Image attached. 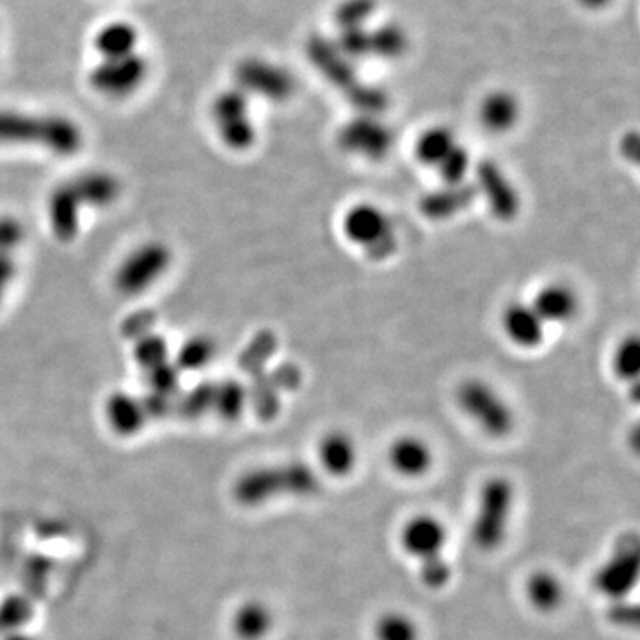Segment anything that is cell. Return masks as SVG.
Segmentation results:
<instances>
[{
    "instance_id": "6da1fadb",
    "label": "cell",
    "mask_w": 640,
    "mask_h": 640,
    "mask_svg": "<svg viewBox=\"0 0 640 640\" xmlns=\"http://www.w3.org/2000/svg\"><path fill=\"white\" fill-rule=\"evenodd\" d=\"M322 492L319 472L305 461L250 470L233 484V498L244 507H261L279 498H310Z\"/></svg>"
},
{
    "instance_id": "7a4b0ae2",
    "label": "cell",
    "mask_w": 640,
    "mask_h": 640,
    "mask_svg": "<svg viewBox=\"0 0 640 640\" xmlns=\"http://www.w3.org/2000/svg\"><path fill=\"white\" fill-rule=\"evenodd\" d=\"M82 144V131L70 118L0 111V146H33L66 157L77 154Z\"/></svg>"
},
{
    "instance_id": "3957f363",
    "label": "cell",
    "mask_w": 640,
    "mask_h": 640,
    "mask_svg": "<svg viewBox=\"0 0 640 640\" xmlns=\"http://www.w3.org/2000/svg\"><path fill=\"white\" fill-rule=\"evenodd\" d=\"M120 184L107 173H89L63 184L52 192L48 219L52 230L63 241L79 232L80 207H106L117 200Z\"/></svg>"
},
{
    "instance_id": "277c9868",
    "label": "cell",
    "mask_w": 640,
    "mask_h": 640,
    "mask_svg": "<svg viewBox=\"0 0 640 640\" xmlns=\"http://www.w3.org/2000/svg\"><path fill=\"white\" fill-rule=\"evenodd\" d=\"M516 507V486L506 475L484 481L478 489L477 507L470 527L472 541L483 552H497L509 536Z\"/></svg>"
},
{
    "instance_id": "5b68a950",
    "label": "cell",
    "mask_w": 640,
    "mask_h": 640,
    "mask_svg": "<svg viewBox=\"0 0 640 640\" xmlns=\"http://www.w3.org/2000/svg\"><path fill=\"white\" fill-rule=\"evenodd\" d=\"M457 404L461 411L486 434L501 440L515 431V409L498 394L489 383L483 379L464 380L457 390Z\"/></svg>"
},
{
    "instance_id": "8992f818",
    "label": "cell",
    "mask_w": 640,
    "mask_h": 640,
    "mask_svg": "<svg viewBox=\"0 0 640 640\" xmlns=\"http://www.w3.org/2000/svg\"><path fill=\"white\" fill-rule=\"evenodd\" d=\"M344 233L349 241L362 247L368 261L385 262L399 250V239L390 218L377 205L357 203L347 210Z\"/></svg>"
},
{
    "instance_id": "52a82bcc",
    "label": "cell",
    "mask_w": 640,
    "mask_h": 640,
    "mask_svg": "<svg viewBox=\"0 0 640 640\" xmlns=\"http://www.w3.org/2000/svg\"><path fill=\"white\" fill-rule=\"evenodd\" d=\"M235 88L247 98L256 97L267 102H287L296 93V77L285 66L265 57H244L233 71Z\"/></svg>"
},
{
    "instance_id": "ba28073f",
    "label": "cell",
    "mask_w": 640,
    "mask_h": 640,
    "mask_svg": "<svg viewBox=\"0 0 640 640\" xmlns=\"http://www.w3.org/2000/svg\"><path fill=\"white\" fill-rule=\"evenodd\" d=\"M250 100L233 86L219 93L210 109L219 137L233 152H246L256 143V125L251 118Z\"/></svg>"
},
{
    "instance_id": "9c48e42d",
    "label": "cell",
    "mask_w": 640,
    "mask_h": 640,
    "mask_svg": "<svg viewBox=\"0 0 640 640\" xmlns=\"http://www.w3.org/2000/svg\"><path fill=\"white\" fill-rule=\"evenodd\" d=\"M336 143L344 154L376 163L388 157L394 148L395 135L383 117L356 114L342 125Z\"/></svg>"
},
{
    "instance_id": "30bf717a",
    "label": "cell",
    "mask_w": 640,
    "mask_h": 640,
    "mask_svg": "<svg viewBox=\"0 0 640 640\" xmlns=\"http://www.w3.org/2000/svg\"><path fill=\"white\" fill-rule=\"evenodd\" d=\"M172 265V253L161 242H148L132 251L121 262L114 276V285L125 296H137L154 287Z\"/></svg>"
},
{
    "instance_id": "8fae6325",
    "label": "cell",
    "mask_w": 640,
    "mask_h": 640,
    "mask_svg": "<svg viewBox=\"0 0 640 640\" xmlns=\"http://www.w3.org/2000/svg\"><path fill=\"white\" fill-rule=\"evenodd\" d=\"M148 60L141 54L102 59L89 75V84L97 93L109 98L134 95L148 79Z\"/></svg>"
},
{
    "instance_id": "7c38bea8",
    "label": "cell",
    "mask_w": 640,
    "mask_h": 640,
    "mask_svg": "<svg viewBox=\"0 0 640 640\" xmlns=\"http://www.w3.org/2000/svg\"><path fill=\"white\" fill-rule=\"evenodd\" d=\"M475 187L484 196L493 216L501 223H510L518 218L521 209L520 192L507 177L500 164L492 158H483L475 164Z\"/></svg>"
},
{
    "instance_id": "4fadbf2b",
    "label": "cell",
    "mask_w": 640,
    "mask_h": 640,
    "mask_svg": "<svg viewBox=\"0 0 640 640\" xmlns=\"http://www.w3.org/2000/svg\"><path fill=\"white\" fill-rule=\"evenodd\" d=\"M400 547L409 558L420 562L445 555L449 544V530L437 515L420 512L409 518L400 529Z\"/></svg>"
},
{
    "instance_id": "5bb4252c",
    "label": "cell",
    "mask_w": 640,
    "mask_h": 640,
    "mask_svg": "<svg viewBox=\"0 0 640 640\" xmlns=\"http://www.w3.org/2000/svg\"><path fill=\"white\" fill-rule=\"evenodd\" d=\"M308 60L331 86L340 91H349L360 80L357 65L340 51L334 37L311 34L307 40Z\"/></svg>"
},
{
    "instance_id": "9a60e30c",
    "label": "cell",
    "mask_w": 640,
    "mask_h": 640,
    "mask_svg": "<svg viewBox=\"0 0 640 640\" xmlns=\"http://www.w3.org/2000/svg\"><path fill=\"white\" fill-rule=\"evenodd\" d=\"M639 578V548L636 539L622 541L594 575V587L610 599H622Z\"/></svg>"
},
{
    "instance_id": "2e32d148",
    "label": "cell",
    "mask_w": 640,
    "mask_h": 640,
    "mask_svg": "<svg viewBox=\"0 0 640 640\" xmlns=\"http://www.w3.org/2000/svg\"><path fill=\"white\" fill-rule=\"evenodd\" d=\"M388 464L402 478L426 477L434 466V451L417 434H402L388 446Z\"/></svg>"
},
{
    "instance_id": "e0dca14e",
    "label": "cell",
    "mask_w": 640,
    "mask_h": 640,
    "mask_svg": "<svg viewBox=\"0 0 640 640\" xmlns=\"http://www.w3.org/2000/svg\"><path fill=\"white\" fill-rule=\"evenodd\" d=\"M477 187L475 184H443L438 189L427 192L418 203L423 218L431 221H446L468 209L470 205L477 200Z\"/></svg>"
},
{
    "instance_id": "ac0fdd59",
    "label": "cell",
    "mask_w": 640,
    "mask_h": 640,
    "mask_svg": "<svg viewBox=\"0 0 640 640\" xmlns=\"http://www.w3.org/2000/svg\"><path fill=\"white\" fill-rule=\"evenodd\" d=\"M501 328L510 344L521 349H536L543 344L547 324L538 311L527 302H510L501 313Z\"/></svg>"
},
{
    "instance_id": "d6986e66",
    "label": "cell",
    "mask_w": 640,
    "mask_h": 640,
    "mask_svg": "<svg viewBox=\"0 0 640 640\" xmlns=\"http://www.w3.org/2000/svg\"><path fill=\"white\" fill-rule=\"evenodd\" d=\"M317 460L325 475L345 478L356 470L360 461L356 441L344 431H331L317 446Z\"/></svg>"
},
{
    "instance_id": "ffe728a7",
    "label": "cell",
    "mask_w": 640,
    "mask_h": 640,
    "mask_svg": "<svg viewBox=\"0 0 640 640\" xmlns=\"http://www.w3.org/2000/svg\"><path fill=\"white\" fill-rule=\"evenodd\" d=\"M521 118L520 98L509 89H495L481 100L478 121L489 134H507Z\"/></svg>"
},
{
    "instance_id": "44dd1931",
    "label": "cell",
    "mask_w": 640,
    "mask_h": 640,
    "mask_svg": "<svg viewBox=\"0 0 640 640\" xmlns=\"http://www.w3.org/2000/svg\"><path fill=\"white\" fill-rule=\"evenodd\" d=\"M533 310L538 311L544 324H566L578 316L581 299L575 288L566 284H548L539 288L533 297Z\"/></svg>"
},
{
    "instance_id": "7402d4cb",
    "label": "cell",
    "mask_w": 640,
    "mask_h": 640,
    "mask_svg": "<svg viewBox=\"0 0 640 640\" xmlns=\"http://www.w3.org/2000/svg\"><path fill=\"white\" fill-rule=\"evenodd\" d=\"M140 31L131 22H111L98 29L95 34L93 47L100 59L132 56L137 54Z\"/></svg>"
},
{
    "instance_id": "603a6c76",
    "label": "cell",
    "mask_w": 640,
    "mask_h": 640,
    "mask_svg": "<svg viewBox=\"0 0 640 640\" xmlns=\"http://www.w3.org/2000/svg\"><path fill=\"white\" fill-rule=\"evenodd\" d=\"M525 594L538 613L553 614L566 602V585L553 571H533L525 584Z\"/></svg>"
},
{
    "instance_id": "cb8c5ba5",
    "label": "cell",
    "mask_w": 640,
    "mask_h": 640,
    "mask_svg": "<svg viewBox=\"0 0 640 640\" xmlns=\"http://www.w3.org/2000/svg\"><path fill=\"white\" fill-rule=\"evenodd\" d=\"M273 627V610L264 602H246L233 614V633L241 640H264Z\"/></svg>"
},
{
    "instance_id": "d4e9b609",
    "label": "cell",
    "mask_w": 640,
    "mask_h": 640,
    "mask_svg": "<svg viewBox=\"0 0 640 640\" xmlns=\"http://www.w3.org/2000/svg\"><path fill=\"white\" fill-rule=\"evenodd\" d=\"M107 420L112 431H117L121 437H132L143 429L146 423L143 402L131 397V395H112L106 406Z\"/></svg>"
},
{
    "instance_id": "484cf974",
    "label": "cell",
    "mask_w": 640,
    "mask_h": 640,
    "mask_svg": "<svg viewBox=\"0 0 640 640\" xmlns=\"http://www.w3.org/2000/svg\"><path fill=\"white\" fill-rule=\"evenodd\" d=\"M371 59L397 60L409 51V33L399 22L371 25Z\"/></svg>"
},
{
    "instance_id": "4316f807",
    "label": "cell",
    "mask_w": 640,
    "mask_h": 640,
    "mask_svg": "<svg viewBox=\"0 0 640 640\" xmlns=\"http://www.w3.org/2000/svg\"><path fill=\"white\" fill-rule=\"evenodd\" d=\"M460 143L455 137L454 131L445 125L429 126L420 134L415 144V157L423 166L438 167L441 161L451 154L455 144Z\"/></svg>"
},
{
    "instance_id": "83f0119b",
    "label": "cell",
    "mask_w": 640,
    "mask_h": 640,
    "mask_svg": "<svg viewBox=\"0 0 640 640\" xmlns=\"http://www.w3.org/2000/svg\"><path fill=\"white\" fill-rule=\"evenodd\" d=\"M376 640H422V628L411 614L404 610H386L372 628Z\"/></svg>"
},
{
    "instance_id": "f1b7e54d",
    "label": "cell",
    "mask_w": 640,
    "mask_h": 640,
    "mask_svg": "<svg viewBox=\"0 0 640 640\" xmlns=\"http://www.w3.org/2000/svg\"><path fill=\"white\" fill-rule=\"evenodd\" d=\"M247 404H250V394L246 386L239 380L213 383V415L233 422L242 417Z\"/></svg>"
},
{
    "instance_id": "f546056e",
    "label": "cell",
    "mask_w": 640,
    "mask_h": 640,
    "mask_svg": "<svg viewBox=\"0 0 640 640\" xmlns=\"http://www.w3.org/2000/svg\"><path fill=\"white\" fill-rule=\"evenodd\" d=\"M344 95L347 102L356 109L357 114H367V117H383L391 103L388 89L379 84L365 82L362 79L357 80Z\"/></svg>"
},
{
    "instance_id": "4dcf8cb0",
    "label": "cell",
    "mask_w": 640,
    "mask_h": 640,
    "mask_svg": "<svg viewBox=\"0 0 640 640\" xmlns=\"http://www.w3.org/2000/svg\"><path fill=\"white\" fill-rule=\"evenodd\" d=\"M377 10V0H340L333 11V22L339 31L371 27Z\"/></svg>"
},
{
    "instance_id": "1f68e13d",
    "label": "cell",
    "mask_w": 640,
    "mask_h": 640,
    "mask_svg": "<svg viewBox=\"0 0 640 640\" xmlns=\"http://www.w3.org/2000/svg\"><path fill=\"white\" fill-rule=\"evenodd\" d=\"M247 394H250V404L255 409L256 417L264 422H271L278 417L282 411V399H279L282 391L274 386L267 371L253 377V385Z\"/></svg>"
},
{
    "instance_id": "d6a6232c",
    "label": "cell",
    "mask_w": 640,
    "mask_h": 640,
    "mask_svg": "<svg viewBox=\"0 0 640 640\" xmlns=\"http://www.w3.org/2000/svg\"><path fill=\"white\" fill-rule=\"evenodd\" d=\"M278 351V339L273 331H261L255 339L251 340L247 347L241 354L242 371L247 372L251 377L264 374L271 357Z\"/></svg>"
},
{
    "instance_id": "836d02e7",
    "label": "cell",
    "mask_w": 640,
    "mask_h": 640,
    "mask_svg": "<svg viewBox=\"0 0 640 640\" xmlns=\"http://www.w3.org/2000/svg\"><path fill=\"white\" fill-rule=\"evenodd\" d=\"M33 617V605L25 596H8L0 604V631H19Z\"/></svg>"
},
{
    "instance_id": "e575fe53",
    "label": "cell",
    "mask_w": 640,
    "mask_h": 640,
    "mask_svg": "<svg viewBox=\"0 0 640 640\" xmlns=\"http://www.w3.org/2000/svg\"><path fill=\"white\" fill-rule=\"evenodd\" d=\"M437 169L443 184H463L472 169V155H470L468 150L464 148L463 144L457 143L451 150V154L441 161Z\"/></svg>"
},
{
    "instance_id": "d590c367",
    "label": "cell",
    "mask_w": 640,
    "mask_h": 640,
    "mask_svg": "<svg viewBox=\"0 0 640 640\" xmlns=\"http://www.w3.org/2000/svg\"><path fill=\"white\" fill-rule=\"evenodd\" d=\"M614 371L622 380L636 383L640 371V342L637 336H628L616 349Z\"/></svg>"
},
{
    "instance_id": "8d00e7d4",
    "label": "cell",
    "mask_w": 640,
    "mask_h": 640,
    "mask_svg": "<svg viewBox=\"0 0 640 640\" xmlns=\"http://www.w3.org/2000/svg\"><path fill=\"white\" fill-rule=\"evenodd\" d=\"M452 575L454 573H452L451 562L446 561L445 555L418 564V576L427 589H445L446 585L451 584Z\"/></svg>"
},
{
    "instance_id": "74e56055",
    "label": "cell",
    "mask_w": 640,
    "mask_h": 640,
    "mask_svg": "<svg viewBox=\"0 0 640 640\" xmlns=\"http://www.w3.org/2000/svg\"><path fill=\"white\" fill-rule=\"evenodd\" d=\"M213 356H216V344L212 340L205 339V336L189 340L180 351L181 367L187 368V371H196V368L209 365Z\"/></svg>"
},
{
    "instance_id": "f35d334b",
    "label": "cell",
    "mask_w": 640,
    "mask_h": 640,
    "mask_svg": "<svg viewBox=\"0 0 640 640\" xmlns=\"http://www.w3.org/2000/svg\"><path fill=\"white\" fill-rule=\"evenodd\" d=\"M135 354H137V360H140L141 367L144 371H154V368L161 367L166 363L167 351L164 340L155 339H144L141 340L140 345L135 349Z\"/></svg>"
},
{
    "instance_id": "ab89813d",
    "label": "cell",
    "mask_w": 640,
    "mask_h": 640,
    "mask_svg": "<svg viewBox=\"0 0 640 640\" xmlns=\"http://www.w3.org/2000/svg\"><path fill=\"white\" fill-rule=\"evenodd\" d=\"M267 374H269L271 380L279 391L297 390L302 383L301 368L294 365V363H284V365H279L274 371L267 372Z\"/></svg>"
},
{
    "instance_id": "60d3db41",
    "label": "cell",
    "mask_w": 640,
    "mask_h": 640,
    "mask_svg": "<svg viewBox=\"0 0 640 640\" xmlns=\"http://www.w3.org/2000/svg\"><path fill=\"white\" fill-rule=\"evenodd\" d=\"M24 239V230L14 219H0V253H10Z\"/></svg>"
},
{
    "instance_id": "b9f144b4",
    "label": "cell",
    "mask_w": 640,
    "mask_h": 640,
    "mask_svg": "<svg viewBox=\"0 0 640 640\" xmlns=\"http://www.w3.org/2000/svg\"><path fill=\"white\" fill-rule=\"evenodd\" d=\"M14 273H16V265L10 253H0V301L8 293L11 282H13Z\"/></svg>"
},
{
    "instance_id": "7bdbcfd3",
    "label": "cell",
    "mask_w": 640,
    "mask_h": 640,
    "mask_svg": "<svg viewBox=\"0 0 640 640\" xmlns=\"http://www.w3.org/2000/svg\"><path fill=\"white\" fill-rule=\"evenodd\" d=\"M621 152L622 157L628 158V161H633L636 163L640 155V143L639 135L636 132H630V134L625 135L621 141Z\"/></svg>"
},
{
    "instance_id": "ee69618b",
    "label": "cell",
    "mask_w": 640,
    "mask_h": 640,
    "mask_svg": "<svg viewBox=\"0 0 640 640\" xmlns=\"http://www.w3.org/2000/svg\"><path fill=\"white\" fill-rule=\"evenodd\" d=\"M613 2L614 0H578V4L584 5L585 10L591 11L605 10Z\"/></svg>"
},
{
    "instance_id": "f6af8a7d",
    "label": "cell",
    "mask_w": 640,
    "mask_h": 640,
    "mask_svg": "<svg viewBox=\"0 0 640 640\" xmlns=\"http://www.w3.org/2000/svg\"><path fill=\"white\" fill-rule=\"evenodd\" d=\"M4 640H36L34 639V637L31 636H25V633H22V631H11V633H8V636H5Z\"/></svg>"
}]
</instances>
